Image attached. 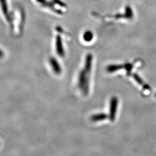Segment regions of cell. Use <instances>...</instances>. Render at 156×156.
I'll return each instance as SVG.
<instances>
[{"label":"cell","mask_w":156,"mask_h":156,"mask_svg":"<svg viewBox=\"0 0 156 156\" xmlns=\"http://www.w3.org/2000/svg\"><path fill=\"white\" fill-rule=\"evenodd\" d=\"M93 56L91 54L87 55L86 60L83 69L79 75L78 86L84 95H87L89 92V77L92 68Z\"/></svg>","instance_id":"cell-1"},{"label":"cell","mask_w":156,"mask_h":156,"mask_svg":"<svg viewBox=\"0 0 156 156\" xmlns=\"http://www.w3.org/2000/svg\"><path fill=\"white\" fill-rule=\"evenodd\" d=\"M118 102H119L118 98L116 97H113L110 101L109 119L112 122H113L115 120L116 115L117 112Z\"/></svg>","instance_id":"cell-2"},{"label":"cell","mask_w":156,"mask_h":156,"mask_svg":"<svg viewBox=\"0 0 156 156\" xmlns=\"http://www.w3.org/2000/svg\"><path fill=\"white\" fill-rule=\"evenodd\" d=\"M0 5H1V8L2 12V13L5 17L7 22L11 23L12 22V16L11 14L9 12L7 1L6 0H0Z\"/></svg>","instance_id":"cell-3"},{"label":"cell","mask_w":156,"mask_h":156,"mask_svg":"<svg viewBox=\"0 0 156 156\" xmlns=\"http://www.w3.org/2000/svg\"><path fill=\"white\" fill-rule=\"evenodd\" d=\"M49 64L51 67L53 72L56 74L59 75L62 72V67L58 61L55 57H50L49 59Z\"/></svg>","instance_id":"cell-4"},{"label":"cell","mask_w":156,"mask_h":156,"mask_svg":"<svg viewBox=\"0 0 156 156\" xmlns=\"http://www.w3.org/2000/svg\"><path fill=\"white\" fill-rule=\"evenodd\" d=\"M56 50L57 55L60 56H64L65 54L62 37L60 35L56 37Z\"/></svg>","instance_id":"cell-5"},{"label":"cell","mask_w":156,"mask_h":156,"mask_svg":"<svg viewBox=\"0 0 156 156\" xmlns=\"http://www.w3.org/2000/svg\"><path fill=\"white\" fill-rule=\"evenodd\" d=\"M108 117H109V116H108L106 113H101L93 115L91 117V120L93 122H97L105 120L108 119Z\"/></svg>","instance_id":"cell-6"},{"label":"cell","mask_w":156,"mask_h":156,"mask_svg":"<svg viewBox=\"0 0 156 156\" xmlns=\"http://www.w3.org/2000/svg\"><path fill=\"white\" fill-rule=\"evenodd\" d=\"M126 64L125 65H121V64H112L106 67V71L109 73H113L119 71L121 69H125Z\"/></svg>","instance_id":"cell-7"},{"label":"cell","mask_w":156,"mask_h":156,"mask_svg":"<svg viewBox=\"0 0 156 156\" xmlns=\"http://www.w3.org/2000/svg\"><path fill=\"white\" fill-rule=\"evenodd\" d=\"M93 38V35L91 31H87L85 32L83 34V39L86 42H90L91 41Z\"/></svg>","instance_id":"cell-8"},{"label":"cell","mask_w":156,"mask_h":156,"mask_svg":"<svg viewBox=\"0 0 156 156\" xmlns=\"http://www.w3.org/2000/svg\"><path fill=\"white\" fill-rule=\"evenodd\" d=\"M126 13L124 15V16L126 17H131L133 16V12L131 8H129V7H127L126 9Z\"/></svg>","instance_id":"cell-9"},{"label":"cell","mask_w":156,"mask_h":156,"mask_svg":"<svg viewBox=\"0 0 156 156\" xmlns=\"http://www.w3.org/2000/svg\"><path fill=\"white\" fill-rule=\"evenodd\" d=\"M133 77H134L135 80L136 81V82L138 83H139L140 84H142L144 83L143 80L140 78V76H139L137 74L134 73V75H133Z\"/></svg>","instance_id":"cell-10"},{"label":"cell","mask_w":156,"mask_h":156,"mask_svg":"<svg viewBox=\"0 0 156 156\" xmlns=\"http://www.w3.org/2000/svg\"><path fill=\"white\" fill-rule=\"evenodd\" d=\"M4 56V53L2 50L0 49V58H2Z\"/></svg>","instance_id":"cell-11"},{"label":"cell","mask_w":156,"mask_h":156,"mask_svg":"<svg viewBox=\"0 0 156 156\" xmlns=\"http://www.w3.org/2000/svg\"></svg>","instance_id":"cell-12"}]
</instances>
